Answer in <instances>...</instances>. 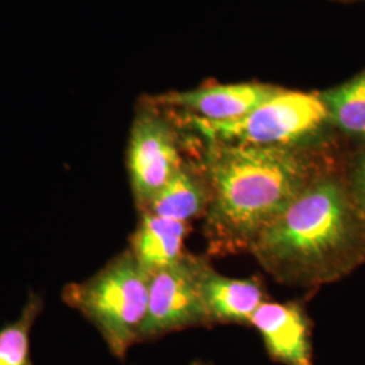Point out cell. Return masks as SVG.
<instances>
[{"instance_id": "obj_1", "label": "cell", "mask_w": 365, "mask_h": 365, "mask_svg": "<svg viewBox=\"0 0 365 365\" xmlns=\"http://www.w3.org/2000/svg\"><path fill=\"white\" fill-rule=\"evenodd\" d=\"M202 165L211 200L203 225L209 256L249 252L314 179L341 155L333 146H252L207 141Z\"/></svg>"}, {"instance_id": "obj_2", "label": "cell", "mask_w": 365, "mask_h": 365, "mask_svg": "<svg viewBox=\"0 0 365 365\" xmlns=\"http://www.w3.org/2000/svg\"><path fill=\"white\" fill-rule=\"evenodd\" d=\"M346 157L327 165L249 253L280 284L317 288L365 262V212L346 179Z\"/></svg>"}, {"instance_id": "obj_3", "label": "cell", "mask_w": 365, "mask_h": 365, "mask_svg": "<svg viewBox=\"0 0 365 365\" xmlns=\"http://www.w3.org/2000/svg\"><path fill=\"white\" fill-rule=\"evenodd\" d=\"M149 284L150 274L128 248L87 280L66 286L63 300L91 322L110 352L125 360L131 346L140 342Z\"/></svg>"}, {"instance_id": "obj_4", "label": "cell", "mask_w": 365, "mask_h": 365, "mask_svg": "<svg viewBox=\"0 0 365 365\" xmlns=\"http://www.w3.org/2000/svg\"><path fill=\"white\" fill-rule=\"evenodd\" d=\"M187 117L203 140L252 146L330 144L334 131L319 93L283 90L248 115L230 122H207Z\"/></svg>"}, {"instance_id": "obj_5", "label": "cell", "mask_w": 365, "mask_h": 365, "mask_svg": "<svg viewBox=\"0 0 365 365\" xmlns=\"http://www.w3.org/2000/svg\"><path fill=\"white\" fill-rule=\"evenodd\" d=\"M184 163L178 130L160 107L138 111L131 126L128 146V170L131 194L143 212Z\"/></svg>"}, {"instance_id": "obj_6", "label": "cell", "mask_w": 365, "mask_h": 365, "mask_svg": "<svg viewBox=\"0 0 365 365\" xmlns=\"http://www.w3.org/2000/svg\"><path fill=\"white\" fill-rule=\"evenodd\" d=\"M202 261L203 256L185 252L175 264L150 274L148 312L140 342L190 327H212L199 287Z\"/></svg>"}, {"instance_id": "obj_7", "label": "cell", "mask_w": 365, "mask_h": 365, "mask_svg": "<svg viewBox=\"0 0 365 365\" xmlns=\"http://www.w3.org/2000/svg\"><path fill=\"white\" fill-rule=\"evenodd\" d=\"M260 333L269 357L283 365H314L313 322L297 302L261 303L250 325Z\"/></svg>"}, {"instance_id": "obj_8", "label": "cell", "mask_w": 365, "mask_h": 365, "mask_svg": "<svg viewBox=\"0 0 365 365\" xmlns=\"http://www.w3.org/2000/svg\"><path fill=\"white\" fill-rule=\"evenodd\" d=\"M280 91L279 87L260 83L218 84L163 95L153 103L207 122H230L248 115Z\"/></svg>"}, {"instance_id": "obj_9", "label": "cell", "mask_w": 365, "mask_h": 365, "mask_svg": "<svg viewBox=\"0 0 365 365\" xmlns=\"http://www.w3.org/2000/svg\"><path fill=\"white\" fill-rule=\"evenodd\" d=\"M199 287L212 325L249 327L255 312L261 303L268 300L260 279L223 276L214 269L206 257L200 265Z\"/></svg>"}, {"instance_id": "obj_10", "label": "cell", "mask_w": 365, "mask_h": 365, "mask_svg": "<svg viewBox=\"0 0 365 365\" xmlns=\"http://www.w3.org/2000/svg\"><path fill=\"white\" fill-rule=\"evenodd\" d=\"M210 200L211 188L202 163L194 165L184 161L143 212L190 222L206 215Z\"/></svg>"}, {"instance_id": "obj_11", "label": "cell", "mask_w": 365, "mask_h": 365, "mask_svg": "<svg viewBox=\"0 0 365 365\" xmlns=\"http://www.w3.org/2000/svg\"><path fill=\"white\" fill-rule=\"evenodd\" d=\"M188 222L175 221L141 212L137 229L130 237V249L140 265L149 274L170 267L182 257Z\"/></svg>"}, {"instance_id": "obj_12", "label": "cell", "mask_w": 365, "mask_h": 365, "mask_svg": "<svg viewBox=\"0 0 365 365\" xmlns=\"http://www.w3.org/2000/svg\"><path fill=\"white\" fill-rule=\"evenodd\" d=\"M330 123L346 140L365 145V69L345 83L319 92Z\"/></svg>"}, {"instance_id": "obj_13", "label": "cell", "mask_w": 365, "mask_h": 365, "mask_svg": "<svg viewBox=\"0 0 365 365\" xmlns=\"http://www.w3.org/2000/svg\"><path fill=\"white\" fill-rule=\"evenodd\" d=\"M42 309V298L30 294L21 315L0 330V365H34L30 334Z\"/></svg>"}, {"instance_id": "obj_14", "label": "cell", "mask_w": 365, "mask_h": 365, "mask_svg": "<svg viewBox=\"0 0 365 365\" xmlns=\"http://www.w3.org/2000/svg\"><path fill=\"white\" fill-rule=\"evenodd\" d=\"M345 172L353 195L365 212V145L357 146L352 155L346 157Z\"/></svg>"}, {"instance_id": "obj_15", "label": "cell", "mask_w": 365, "mask_h": 365, "mask_svg": "<svg viewBox=\"0 0 365 365\" xmlns=\"http://www.w3.org/2000/svg\"><path fill=\"white\" fill-rule=\"evenodd\" d=\"M192 365H210V364H207V363H203V361H199V360H196V361H194V363H192Z\"/></svg>"}]
</instances>
